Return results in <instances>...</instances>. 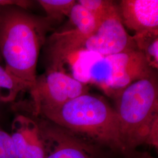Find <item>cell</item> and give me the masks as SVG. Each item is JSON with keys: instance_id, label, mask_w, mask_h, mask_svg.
Segmentation results:
<instances>
[{"instance_id": "obj_1", "label": "cell", "mask_w": 158, "mask_h": 158, "mask_svg": "<svg viewBox=\"0 0 158 158\" xmlns=\"http://www.w3.org/2000/svg\"><path fill=\"white\" fill-rule=\"evenodd\" d=\"M53 22L19 6H0V53L4 69L25 91L30 92L36 85L40 51Z\"/></svg>"}, {"instance_id": "obj_2", "label": "cell", "mask_w": 158, "mask_h": 158, "mask_svg": "<svg viewBox=\"0 0 158 158\" xmlns=\"http://www.w3.org/2000/svg\"><path fill=\"white\" fill-rule=\"evenodd\" d=\"M39 115L80 137L125 150L117 115L102 97L87 93Z\"/></svg>"}, {"instance_id": "obj_3", "label": "cell", "mask_w": 158, "mask_h": 158, "mask_svg": "<svg viewBox=\"0 0 158 158\" xmlns=\"http://www.w3.org/2000/svg\"><path fill=\"white\" fill-rule=\"evenodd\" d=\"M125 149L147 143L158 121V86L156 73L137 80L114 98Z\"/></svg>"}, {"instance_id": "obj_4", "label": "cell", "mask_w": 158, "mask_h": 158, "mask_svg": "<svg viewBox=\"0 0 158 158\" xmlns=\"http://www.w3.org/2000/svg\"><path fill=\"white\" fill-rule=\"evenodd\" d=\"M156 73L138 49L103 56L89 70L91 81L108 96L114 98L129 85Z\"/></svg>"}, {"instance_id": "obj_5", "label": "cell", "mask_w": 158, "mask_h": 158, "mask_svg": "<svg viewBox=\"0 0 158 158\" xmlns=\"http://www.w3.org/2000/svg\"><path fill=\"white\" fill-rule=\"evenodd\" d=\"M29 93L34 114L38 116L44 110L61 106L88 92L84 83L62 70L47 69L45 73L37 77L36 85Z\"/></svg>"}, {"instance_id": "obj_6", "label": "cell", "mask_w": 158, "mask_h": 158, "mask_svg": "<svg viewBox=\"0 0 158 158\" xmlns=\"http://www.w3.org/2000/svg\"><path fill=\"white\" fill-rule=\"evenodd\" d=\"M137 49L132 38L127 33L119 10L102 19L94 33L85 42L83 50L103 56Z\"/></svg>"}, {"instance_id": "obj_7", "label": "cell", "mask_w": 158, "mask_h": 158, "mask_svg": "<svg viewBox=\"0 0 158 158\" xmlns=\"http://www.w3.org/2000/svg\"><path fill=\"white\" fill-rule=\"evenodd\" d=\"M36 121L44 141L45 158H94L90 147L81 137L48 119Z\"/></svg>"}, {"instance_id": "obj_8", "label": "cell", "mask_w": 158, "mask_h": 158, "mask_svg": "<svg viewBox=\"0 0 158 158\" xmlns=\"http://www.w3.org/2000/svg\"><path fill=\"white\" fill-rule=\"evenodd\" d=\"M18 158H45L43 138L36 120L23 115L14 119L10 134Z\"/></svg>"}, {"instance_id": "obj_9", "label": "cell", "mask_w": 158, "mask_h": 158, "mask_svg": "<svg viewBox=\"0 0 158 158\" xmlns=\"http://www.w3.org/2000/svg\"><path fill=\"white\" fill-rule=\"evenodd\" d=\"M118 7L124 26L135 34L158 30V0H122Z\"/></svg>"}, {"instance_id": "obj_10", "label": "cell", "mask_w": 158, "mask_h": 158, "mask_svg": "<svg viewBox=\"0 0 158 158\" xmlns=\"http://www.w3.org/2000/svg\"><path fill=\"white\" fill-rule=\"evenodd\" d=\"M136 49L141 52L153 70L158 68V30L135 33L132 36Z\"/></svg>"}, {"instance_id": "obj_11", "label": "cell", "mask_w": 158, "mask_h": 158, "mask_svg": "<svg viewBox=\"0 0 158 158\" xmlns=\"http://www.w3.org/2000/svg\"><path fill=\"white\" fill-rule=\"evenodd\" d=\"M68 17L74 26L73 29L87 37H89L94 34L97 28L98 23L96 18L77 1L72 7Z\"/></svg>"}, {"instance_id": "obj_12", "label": "cell", "mask_w": 158, "mask_h": 158, "mask_svg": "<svg viewBox=\"0 0 158 158\" xmlns=\"http://www.w3.org/2000/svg\"><path fill=\"white\" fill-rule=\"evenodd\" d=\"M23 91L22 85L0 66V102H14L19 93Z\"/></svg>"}, {"instance_id": "obj_13", "label": "cell", "mask_w": 158, "mask_h": 158, "mask_svg": "<svg viewBox=\"0 0 158 158\" xmlns=\"http://www.w3.org/2000/svg\"><path fill=\"white\" fill-rule=\"evenodd\" d=\"M38 2L45 11L46 17L53 21H59L63 17H68L76 3L74 0H39Z\"/></svg>"}, {"instance_id": "obj_14", "label": "cell", "mask_w": 158, "mask_h": 158, "mask_svg": "<svg viewBox=\"0 0 158 158\" xmlns=\"http://www.w3.org/2000/svg\"><path fill=\"white\" fill-rule=\"evenodd\" d=\"M80 5L90 12L96 18L98 25L104 18L118 10V4L110 0H79Z\"/></svg>"}, {"instance_id": "obj_15", "label": "cell", "mask_w": 158, "mask_h": 158, "mask_svg": "<svg viewBox=\"0 0 158 158\" xmlns=\"http://www.w3.org/2000/svg\"><path fill=\"white\" fill-rule=\"evenodd\" d=\"M0 158H18L10 134L0 127Z\"/></svg>"}]
</instances>
